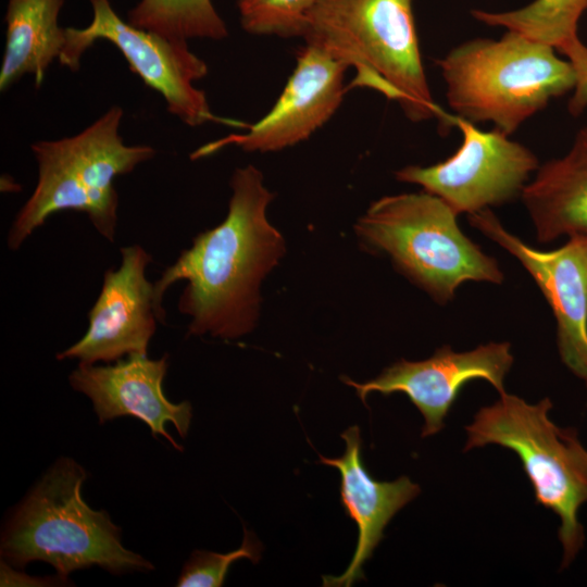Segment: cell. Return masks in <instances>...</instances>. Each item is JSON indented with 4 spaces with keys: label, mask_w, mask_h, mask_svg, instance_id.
Returning <instances> with one entry per match:
<instances>
[{
    "label": "cell",
    "mask_w": 587,
    "mask_h": 587,
    "mask_svg": "<svg viewBox=\"0 0 587 587\" xmlns=\"http://www.w3.org/2000/svg\"><path fill=\"white\" fill-rule=\"evenodd\" d=\"M85 479L86 472L77 462L59 459L8 522L2 558L17 567L47 562L63 578L93 565L115 575L153 570L148 560L122 545L121 529L105 511H96L84 501Z\"/></svg>",
    "instance_id": "cell-4"
},
{
    "label": "cell",
    "mask_w": 587,
    "mask_h": 587,
    "mask_svg": "<svg viewBox=\"0 0 587 587\" xmlns=\"http://www.w3.org/2000/svg\"><path fill=\"white\" fill-rule=\"evenodd\" d=\"M458 215L426 191L386 196L369 207L354 232L366 250L387 254L402 275L446 304L467 280L504 278L496 259L461 230Z\"/></svg>",
    "instance_id": "cell-6"
},
{
    "label": "cell",
    "mask_w": 587,
    "mask_h": 587,
    "mask_svg": "<svg viewBox=\"0 0 587 587\" xmlns=\"http://www.w3.org/2000/svg\"><path fill=\"white\" fill-rule=\"evenodd\" d=\"M467 221L530 274L554 315L560 358L587 388V239L567 238L542 251L507 230L490 209L469 214Z\"/></svg>",
    "instance_id": "cell-10"
},
{
    "label": "cell",
    "mask_w": 587,
    "mask_h": 587,
    "mask_svg": "<svg viewBox=\"0 0 587 587\" xmlns=\"http://www.w3.org/2000/svg\"><path fill=\"white\" fill-rule=\"evenodd\" d=\"M348 67L327 51L305 42L296 67L273 108L243 134H232L198 148L192 160L208 157L227 146L247 152H272L308 139L337 111L348 90Z\"/></svg>",
    "instance_id": "cell-11"
},
{
    "label": "cell",
    "mask_w": 587,
    "mask_h": 587,
    "mask_svg": "<svg viewBox=\"0 0 587 587\" xmlns=\"http://www.w3.org/2000/svg\"><path fill=\"white\" fill-rule=\"evenodd\" d=\"M225 220L193 238L153 283L155 304L177 280H186L178 311L190 317L188 336L210 334L236 339L250 333L259 319L260 286L285 253V240L268 222L274 195L253 165L236 168Z\"/></svg>",
    "instance_id": "cell-1"
},
{
    "label": "cell",
    "mask_w": 587,
    "mask_h": 587,
    "mask_svg": "<svg viewBox=\"0 0 587 587\" xmlns=\"http://www.w3.org/2000/svg\"><path fill=\"white\" fill-rule=\"evenodd\" d=\"M453 125L463 139L451 157L430 166H405L396 172V178L421 186L458 214L521 197L540 165L534 152L496 128L484 132L457 115Z\"/></svg>",
    "instance_id": "cell-9"
},
{
    "label": "cell",
    "mask_w": 587,
    "mask_h": 587,
    "mask_svg": "<svg viewBox=\"0 0 587 587\" xmlns=\"http://www.w3.org/2000/svg\"><path fill=\"white\" fill-rule=\"evenodd\" d=\"M571 63L575 74V85L567 103L572 116H578L587 109V46L578 38L558 50Z\"/></svg>",
    "instance_id": "cell-22"
},
{
    "label": "cell",
    "mask_w": 587,
    "mask_h": 587,
    "mask_svg": "<svg viewBox=\"0 0 587 587\" xmlns=\"http://www.w3.org/2000/svg\"><path fill=\"white\" fill-rule=\"evenodd\" d=\"M88 2L92 9L90 24L65 28L66 43L59 59L63 66L76 72L85 51L99 39L108 40L121 51L130 70L163 97L168 112L186 125H243L212 113L205 93L193 85L208 74V65L189 49L187 41L168 39L125 22L110 0Z\"/></svg>",
    "instance_id": "cell-8"
},
{
    "label": "cell",
    "mask_w": 587,
    "mask_h": 587,
    "mask_svg": "<svg viewBox=\"0 0 587 587\" xmlns=\"http://www.w3.org/2000/svg\"><path fill=\"white\" fill-rule=\"evenodd\" d=\"M552 402L529 404L507 392L482 408L466 426L464 451L489 444L514 451L523 464L536 502L561 521L558 536L563 548L562 567L569 566L584 546L579 508L587 502V450L574 428H560L549 419Z\"/></svg>",
    "instance_id": "cell-7"
},
{
    "label": "cell",
    "mask_w": 587,
    "mask_h": 587,
    "mask_svg": "<svg viewBox=\"0 0 587 587\" xmlns=\"http://www.w3.org/2000/svg\"><path fill=\"white\" fill-rule=\"evenodd\" d=\"M123 114L121 107H111L77 135L30 146L38 180L9 229L11 250H17L48 217L66 210L86 213L97 232L114 241L118 209L114 178L155 155L150 146L123 142Z\"/></svg>",
    "instance_id": "cell-5"
},
{
    "label": "cell",
    "mask_w": 587,
    "mask_h": 587,
    "mask_svg": "<svg viewBox=\"0 0 587 587\" xmlns=\"http://www.w3.org/2000/svg\"><path fill=\"white\" fill-rule=\"evenodd\" d=\"M168 367V355L152 360L147 354H129L114 364H78L70 377L72 388L86 395L101 424L121 416H133L145 422L152 436L166 438L179 451L165 429L172 423L185 437L192 416L189 401L171 402L163 392V380Z\"/></svg>",
    "instance_id": "cell-14"
},
{
    "label": "cell",
    "mask_w": 587,
    "mask_h": 587,
    "mask_svg": "<svg viewBox=\"0 0 587 587\" xmlns=\"http://www.w3.org/2000/svg\"><path fill=\"white\" fill-rule=\"evenodd\" d=\"M315 0H237L240 25L252 35L303 37Z\"/></svg>",
    "instance_id": "cell-20"
},
{
    "label": "cell",
    "mask_w": 587,
    "mask_h": 587,
    "mask_svg": "<svg viewBox=\"0 0 587 587\" xmlns=\"http://www.w3.org/2000/svg\"><path fill=\"white\" fill-rule=\"evenodd\" d=\"M521 198L539 242L587 239V126L563 157L539 165Z\"/></svg>",
    "instance_id": "cell-16"
},
{
    "label": "cell",
    "mask_w": 587,
    "mask_h": 587,
    "mask_svg": "<svg viewBox=\"0 0 587 587\" xmlns=\"http://www.w3.org/2000/svg\"><path fill=\"white\" fill-rule=\"evenodd\" d=\"M122 263L105 271L100 294L88 313L85 335L58 360L77 359L79 364L110 363L129 354H147L148 345L164 323L154 286L146 277L151 255L139 245L121 248Z\"/></svg>",
    "instance_id": "cell-13"
},
{
    "label": "cell",
    "mask_w": 587,
    "mask_h": 587,
    "mask_svg": "<svg viewBox=\"0 0 587 587\" xmlns=\"http://www.w3.org/2000/svg\"><path fill=\"white\" fill-rule=\"evenodd\" d=\"M64 0H8L1 92L25 75L40 85L48 67L60 59L66 43L65 28L59 25Z\"/></svg>",
    "instance_id": "cell-17"
},
{
    "label": "cell",
    "mask_w": 587,
    "mask_h": 587,
    "mask_svg": "<svg viewBox=\"0 0 587 587\" xmlns=\"http://www.w3.org/2000/svg\"><path fill=\"white\" fill-rule=\"evenodd\" d=\"M302 38L354 68L348 90L373 89L413 122L453 126L454 115L435 102L428 86L412 0H315Z\"/></svg>",
    "instance_id": "cell-2"
},
{
    "label": "cell",
    "mask_w": 587,
    "mask_h": 587,
    "mask_svg": "<svg viewBox=\"0 0 587 587\" xmlns=\"http://www.w3.org/2000/svg\"><path fill=\"white\" fill-rule=\"evenodd\" d=\"M346 442L339 458L320 455V463L338 470L340 503L358 526V544L349 566L339 576L324 575L323 586L349 587L363 579V565L384 538V529L394 515L421 492L419 485L401 476L391 482L376 480L362 458L360 428L354 425L341 435Z\"/></svg>",
    "instance_id": "cell-15"
},
{
    "label": "cell",
    "mask_w": 587,
    "mask_h": 587,
    "mask_svg": "<svg viewBox=\"0 0 587 587\" xmlns=\"http://www.w3.org/2000/svg\"><path fill=\"white\" fill-rule=\"evenodd\" d=\"M128 22L168 39L223 40L228 29L211 0H140Z\"/></svg>",
    "instance_id": "cell-19"
},
{
    "label": "cell",
    "mask_w": 587,
    "mask_h": 587,
    "mask_svg": "<svg viewBox=\"0 0 587 587\" xmlns=\"http://www.w3.org/2000/svg\"><path fill=\"white\" fill-rule=\"evenodd\" d=\"M510 349L509 342H489L464 352L444 346L422 361L401 359L364 383L347 376L341 379L363 402L371 392L407 395L424 417L422 437H427L444 427L445 417L469 382L485 379L500 395L505 392L504 378L514 360Z\"/></svg>",
    "instance_id": "cell-12"
},
{
    "label": "cell",
    "mask_w": 587,
    "mask_h": 587,
    "mask_svg": "<svg viewBox=\"0 0 587 587\" xmlns=\"http://www.w3.org/2000/svg\"><path fill=\"white\" fill-rule=\"evenodd\" d=\"M587 11V0H534L513 11L473 10L479 22L516 32L557 51L578 38L577 25Z\"/></svg>",
    "instance_id": "cell-18"
},
{
    "label": "cell",
    "mask_w": 587,
    "mask_h": 587,
    "mask_svg": "<svg viewBox=\"0 0 587 587\" xmlns=\"http://www.w3.org/2000/svg\"><path fill=\"white\" fill-rule=\"evenodd\" d=\"M437 65L455 115L473 124L490 122L508 136L575 85L567 59L512 30L499 39L462 42Z\"/></svg>",
    "instance_id": "cell-3"
},
{
    "label": "cell",
    "mask_w": 587,
    "mask_h": 587,
    "mask_svg": "<svg viewBox=\"0 0 587 587\" xmlns=\"http://www.w3.org/2000/svg\"><path fill=\"white\" fill-rule=\"evenodd\" d=\"M262 545L254 534L243 527L241 546L228 553L195 550L184 565L177 580L179 587H220L224 585L230 565L239 559L253 564L261 557Z\"/></svg>",
    "instance_id": "cell-21"
}]
</instances>
